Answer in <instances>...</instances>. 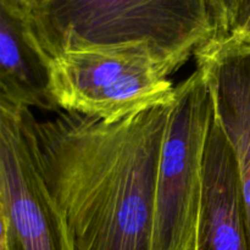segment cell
Wrapping results in <instances>:
<instances>
[{
  "label": "cell",
  "instance_id": "6da1fadb",
  "mask_svg": "<svg viewBox=\"0 0 250 250\" xmlns=\"http://www.w3.org/2000/svg\"><path fill=\"white\" fill-rule=\"evenodd\" d=\"M172 105L120 121L32 114L34 148L72 250H154L155 189Z\"/></svg>",
  "mask_w": 250,
  "mask_h": 250
},
{
  "label": "cell",
  "instance_id": "7a4b0ae2",
  "mask_svg": "<svg viewBox=\"0 0 250 250\" xmlns=\"http://www.w3.org/2000/svg\"><path fill=\"white\" fill-rule=\"evenodd\" d=\"M31 20L50 59L67 50L146 42L171 73L217 34L211 0H48Z\"/></svg>",
  "mask_w": 250,
  "mask_h": 250
},
{
  "label": "cell",
  "instance_id": "3957f363",
  "mask_svg": "<svg viewBox=\"0 0 250 250\" xmlns=\"http://www.w3.org/2000/svg\"><path fill=\"white\" fill-rule=\"evenodd\" d=\"M170 75L146 42L67 50L50 59L51 93L59 109L109 124L172 105Z\"/></svg>",
  "mask_w": 250,
  "mask_h": 250
},
{
  "label": "cell",
  "instance_id": "277c9868",
  "mask_svg": "<svg viewBox=\"0 0 250 250\" xmlns=\"http://www.w3.org/2000/svg\"><path fill=\"white\" fill-rule=\"evenodd\" d=\"M212 115L209 87L197 67L175 87L156 177L154 250H195Z\"/></svg>",
  "mask_w": 250,
  "mask_h": 250
},
{
  "label": "cell",
  "instance_id": "5b68a950",
  "mask_svg": "<svg viewBox=\"0 0 250 250\" xmlns=\"http://www.w3.org/2000/svg\"><path fill=\"white\" fill-rule=\"evenodd\" d=\"M32 110L0 97V197L12 250H72L34 148Z\"/></svg>",
  "mask_w": 250,
  "mask_h": 250
},
{
  "label": "cell",
  "instance_id": "8992f818",
  "mask_svg": "<svg viewBox=\"0 0 250 250\" xmlns=\"http://www.w3.org/2000/svg\"><path fill=\"white\" fill-rule=\"evenodd\" d=\"M194 56L236 161L250 250V43L216 34Z\"/></svg>",
  "mask_w": 250,
  "mask_h": 250
},
{
  "label": "cell",
  "instance_id": "52a82bcc",
  "mask_svg": "<svg viewBox=\"0 0 250 250\" xmlns=\"http://www.w3.org/2000/svg\"><path fill=\"white\" fill-rule=\"evenodd\" d=\"M195 250H249L232 148L212 115L204 154V190Z\"/></svg>",
  "mask_w": 250,
  "mask_h": 250
},
{
  "label": "cell",
  "instance_id": "ba28073f",
  "mask_svg": "<svg viewBox=\"0 0 250 250\" xmlns=\"http://www.w3.org/2000/svg\"><path fill=\"white\" fill-rule=\"evenodd\" d=\"M0 97L29 109L60 111L51 93L50 58L31 15L11 0H0Z\"/></svg>",
  "mask_w": 250,
  "mask_h": 250
},
{
  "label": "cell",
  "instance_id": "9c48e42d",
  "mask_svg": "<svg viewBox=\"0 0 250 250\" xmlns=\"http://www.w3.org/2000/svg\"><path fill=\"white\" fill-rule=\"evenodd\" d=\"M217 22V34H229L238 0H211Z\"/></svg>",
  "mask_w": 250,
  "mask_h": 250
},
{
  "label": "cell",
  "instance_id": "30bf717a",
  "mask_svg": "<svg viewBox=\"0 0 250 250\" xmlns=\"http://www.w3.org/2000/svg\"><path fill=\"white\" fill-rule=\"evenodd\" d=\"M250 16V0H238L236 6V11H234L233 20H232L231 27H229V32L227 36H231L234 32L238 31L244 22L248 20Z\"/></svg>",
  "mask_w": 250,
  "mask_h": 250
},
{
  "label": "cell",
  "instance_id": "8fae6325",
  "mask_svg": "<svg viewBox=\"0 0 250 250\" xmlns=\"http://www.w3.org/2000/svg\"><path fill=\"white\" fill-rule=\"evenodd\" d=\"M0 250H12L10 239V226L4 203L0 197Z\"/></svg>",
  "mask_w": 250,
  "mask_h": 250
},
{
  "label": "cell",
  "instance_id": "7c38bea8",
  "mask_svg": "<svg viewBox=\"0 0 250 250\" xmlns=\"http://www.w3.org/2000/svg\"><path fill=\"white\" fill-rule=\"evenodd\" d=\"M11 1L15 2L16 5H19L21 9H23L24 11L28 12V14L31 15L32 12L41 9L48 0H11Z\"/></svg>",
  "mask_w": 250,
  "mask_h": 250
},
{
  "label": "cell",
  "instance_id": "4fadbf2b",
  "mask_svg": "<svg viewBox=\"0 0 250 250\" xmlns=\"http://www.w3.org/2000/svg\"><path fill=\"white\" fill-rule=\"evenodd\" d=\"M231 37L238 39V41L246 42V43H250V16L248 17V20L244 22V24L238 29V31H236L233 34H231Z\"/></svg>",
  "mask_w": 250,
  "mask_h": 250
}]
</instances>
